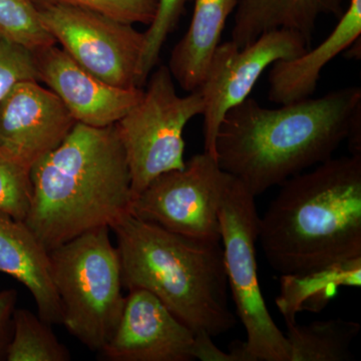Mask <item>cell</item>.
<instances>
[{
  "label": "cell",
  "mask_w": 361,
  "mask_h": 361,
  "mask_svg": "<svg viewBox=\"0 0 361 361\" xmlns=\"http://www.w3.org/2000/svg\"><path fill=\"white\" fill-rule=\"evenodd\" d=\"M32 196L30 169L0 149V213L25 220Z\"/></svg>",
  "instance_id": "603a6c76"
},
{
  "label": "cell",
  "mask_w": 361,
  "mask_h": 361,
  "mask_svg": "<svg viewBox=\"0 0 361 361\" xmlns=\"http://www.w3.org/2000/svg\"><path fill=\"white\" fill-rule=\"evenodd\" d=\"M307 49L302 37L288 30L266 32L241 49L232 40L218 45L198 89L204 102V152L216 158V137L226 113L245 101L268 66Z\"/></svg>",
  "instance_id": "30bf717a"
},
{
  "label": "cell",
  "mask_w": 361,
  "mask_h": 361,
  "mask_svg": "<svg viewBox=\"0 0 361 361\" xmlns=\"http://www.w3.org/2000/svg\"><path fill=\"white\" fill-rule=\"evenodd\" d=\"M258 240L280 274H303L361 256V156L293 176L259 218Z\"/></svg>",
  "instance_id": "3957f363"
},
{
  "label": "cell",
  "mask_w": 361,
  "mask_h": 361,
  "mask_svg": "<svg viewBox=\"0 0 361 361\" xmlns=\"http://www.w3.org/2000/svg\"><path fill=\"white\" fill-rule=\"evenodd\" d=\"M26 80H39L33 52L0 37V99Z\"/></svg>",
  "instance_id": "d4e9b609"
},
{
  "label": "cell",
  "mask_w": 361,
  "mask_h": 361,
  "mask_svg": "<svg viewBox=\"0 0 361 361\" xmlns=\"http://www.w3.org/2000/svg\"><path fill=\"white\" fill-rule=\"evenodd\" d=\"M37 9L47 32L78 65L116 87H141L139 68L145 33L134 25L77 7Z\"/></svg>",
  "instance_id": "9c48e42d"
},
{
  "label": "cell",
  "mask_w": 361,
  "mask_h": 361,
  "mask_svg": "<svg viewBox=\"0 0 361 361\" xmlns=\"http://www.w3.org/2000/svg\"><path fill=\"white\" fill-rule=\"evenodd\" d=\"M110 231L97 228L49 251L63 325L90 350L99 353L115 334L126 301L120 254Z\"/></svg>",
  "instance_id": "5b68a950"
},
{
  "label": "cell",
  "mask_w": 361,
  "mask_h": 361,
  "mask_svg": "<svg viewBox=\"0 0 361 361\" xmlns=\"http://www.w3.org/2000/svg\"><path fill=\"white\" fill-rule=\"evenodd\" d=\"M61 99L39 80L16 82L0 99V149L30 169L75 127Z\"/></svg>",
  "instance_id": "8fae6325"
},
{
  "label": "cell",
  "mask_w": 361,
  "mask_h": 361,
  "mask_svg": "<svg viewBox=\"0 0 361 361\" xmlns=\"http://www.w3.org/2000/svg\"><path fill=\"white\" fill-rule=\"evenodd\" d=\"M344 0H238L232 42L244 47L268 32L288 30L299 33L311 47L316 23L322 16L339 18Z\"/></svg>",
  "instance_id": "2e32d148"
},
{
  "label": "cell",
  "mask_w": 361,
  "mask_h": 361,
  "mask_svg": "<svg viewBox=\"0 0 361 361\" xmlns=\"http://www.w3.org/2000/svg\"><path fill=\"white\" fill-rule=\"evenodd\" d=\"M213 337L208 334H196L194 346V358L202 361H237L233 353L221 350L214 343Z\"/></svg>",
  "instance_id": "4316f807"
},
{
  "label": "cell",
  "mask_w": 361,
  "mask_h": 361,
  "mask_svg": "<svg viewBox=\"0 0 361 361\" xmlns=\"http://www.w3.org/2000/svg\"><path fill=\"white\" fill-rule=\"evenodd\" d=\"M280 282L275 302L286 324L294 323L298 313L324 310L341 287H360L361 256L303 274H283Z\"/></svg>",
  "instance_id": "ac0fdd59"
},
{
  "label": "cell",
  "mask_w": 361,
  "mask_h": 361,
  "mask_svg": "<svg viewBox=\"0 0 361 361\" xmlns=\"http://www.w3.org/2000/svg\"><path fill=\"white\" fill-rule=\"evenodd\" d=\"M286 326L290 361L353 360L350 346L360 334V323L336 318L305 325L288 323Z\"/></svg>",
  "instance_id": "d6986e66"
},
{
  "label": "cell",
  "mask_w": 361,
  "mask_h": 361,
  "mask_svg": "<svg viewBox=\"0 0 361 361\" xmlns=\"http://www.w3.org/2000/svg\"><path fill=\"white\" fill-rule=\"evenodd\" d=\"M361 114V89L263 108L247 97L226 113L216 137L220 168L254 196L332 158Z\"/></svg>",
  "instance_id": "6da1fadb"
},
{
  "label": "cell",
  "mask_w": 361,
  "mask_h": 361,
  "mask_svg": "<svg viewBox=\"0 0 361 361\" xmlns=\"http://www.w3.org/2000/svg\"><path fill=\"white\" fill-rule=\"evenodd\" d=\"M32 202L25 224L47 250L130 212L133 192L125 149L116 125L75 123L30 170Z\"/></svg>",
  "instance_id": "7a4b0ae2"
},
{
  "label": "cell",
  "mask_w": 361,
  "mask_h": 361,
  "mask_svg": "<svg viewBox=\"0 0 361 361\" xmlns=\"http://www.w3.org/2000/svg\"><path fill=\"white\" fill-rule=\"evenodd\" d=\"M111 230L123 288L151 292L195 334L219 336L236 325L221 241L188 238L130 212Z\"/></svg>",
  "instance_id": "277c9868"
},
{
  "label": "cell",
  "mask_w": 361,
  "mask_h": 361,
  "mask_svg": "<svg viewBox=\"0 0 361 361\" xmlns=\"http://www.w3.org/2000/svg\"><path fill=\"white\" fill-rule=\"evenodd\" d=\"M18 298L16 289L0 290V361L6 360L7 346L13 336V316Z\"/></svg>",
  "instance_id": "484cf974"
},
{
  "label": "cell",
  "mask_w": 361,
  "mask_h": 361,
  "mask_svg": "<svg viewBox=\"0 0 361 361\" xmlns=\"http://www.w3.org/2000/svg\"><path fill=\"white\" fill-rule=\"evenodd\" d=\"M188 0H158L156 16L145 32V44L140 61L139 80L146 84L149 73L158 63L164 44L176 28L185 11Z\"/></svg>",
  "instance_id": "7402d4cb"
},
{
  "label": "cell",
  "mask_w": 361,
  "mask_h": 361,
  "mask_svg": "<svg viewBox=\"0 0 361 361\" xmlns=\"http://www.w3.org/2000/svg\"><path fill=\"white\" fill-rule=\"evenodd\" d=\"M195 338L160 299L144 289H132L115 334L101 353L111 361H191Z\"/></svg>",
  "instance_id": "7c38bea8"
},
{
  "label": "cell",
  "mask_w": 361,
  "mask_h": 361,
  "mask_svg": "<svg viewBox=\"0 0 361 361\" xmlns=\"http://www.w3.org/2000/svg\"><path fill=\"white\" fill-rule=\"evenodd\" d=\"M39 82L63 102L75 122L94 128L116 125L141 101L142 87L108 84L78 65L56 44L33 52Z\"/></svg>",
  "instance_id": "4fadbf2b"
},
{
  "label": "cell",
  "mask_w": 361,
  "mask_h": 361,
  "mask_svg": "<svg viewBox=\"0 0 361 361\" xmlns=\"http://www.w3.org/2000/svg\"><path fill=\"white\" fill-rule=\"evenodd\" d=\"M255 198L234 177L218 214L228 284L247 334L237 348L242 361H290L288 339L271 317L259 283Z\"/></svg>",
  "instance_id": "8992f818"
},
{
  "label": "cell",
  "mask_w": 361,
  "mask_h": 361,
  "mask_svg": "<svg viewBox=\"0 0 361 361\" xmlns=\"http://www.w3.org/2000/svg\"><path fill=\"white\" fill-rule=\"evenodd\" d=\"M68 349L59 342L51 324L25 308H16L7 361H68Z\"/></svg>",
  "instance_id": "ffe728a7"
},
{
  "label": "cell",
  "mask_w": 361,
  "mask_h": 361,
  "mask_svg": "<svg viewBox=\"0 0 361 361\" xmlns=\"http://www.w3.org/2000/svg\"><path fill=\"white\" fill-rule=\"evenodd\" d=\"M361 35V0H350L329 37L298 58L273 63L268 99L277 104L294 103L314 94L324 66L348 49Z\"/></svg>",
  "instance_id": "9a60e30c"
},
{
  "label": "cell",
  "mask_w": 361,
  "mask_h": 361,
  "mask_svg": "<svg viewBox=\"0 0 361 361\" xmlns=\"http://www.w3.org/2000/svg\"><path fill=\"white\" fill-rule=\"evenodd\" d=\"M37 7L70 6L87 9L130 25H149L156 16L158 0H32Z\"/></svg>",
  "instance_id": "cb8c5ba5"
},
{
  "label": "cell",
  "mask_w": 361,
  "mask_h": 361,
  "mask_svg": "<svg viewBox=\"0 0 361 361\" xmlns=\"http://www.w3.org/2000/svg\"><path fill=\"white\" fill-rule=\"evenodd\" d=\"M0 37L32 52L56 44L32 0H0Z\"/></svg>",
  "instance_id": "44dd1931"
},
{
  "label": "cell",
  "mask_w": 361,
  "mask_h": 361,
  "mask_svg": "<svg viewBox=\"0 0 361 361\" xmlns=\"http://www.w3.org/2000/svg\"><path fill=\"white\" fill-rule=\"evenodd\" d=\"M233 179L215 157L197 154L184 168L157 177L133 200L130 213L188 238L219 242L218 214Z\"/></svg>",
  "instance_id": "ba28073f"
},
{
  "label": "cell",
  "mask_w": 361,
  "mask_h": 361,
  "mask_svg": "<svg viewBox=\"0 0 361 361\" xmlns=\"http://www.w3.org/2000/svg\"><path fill=\"white\" fill-rule=\"evenodd\" d=\"M203 111L200 90L180 97L168 66L157 68L141 101L116 123L134 199L159 176L185 167V127Z\"/></svg>",
  "instance_id": "52a82bcc"
},
{
  "label": "cell",
  "mask_w": 361,
  "mask_h": 361,
  "mask_svg": "<svg viewBox=\"0 0 361 361\" xmlns=\"http://www.w3.org/2000/svg\"><path fill=\"white\" fill-rule=\"evenodd\" d=\"M0 272L28 289L44 322L63 325V307L52 281L49 251L23 221L4 213H0Z\"/></svg>",
  "instance_id": "5bb4252c"
},
{
  "label": "cell",
  "mask_w": 361,
  "mask_h": 361,
  "mask_svg": "<svg viewBox=\"0 0 361 361\" xmlns=\"http://www.w3.org/2000/svg\"><path fill=\"white\" fill-rule=\"evenodd\" d=\"M191 23L182 39L175 45L169 70L186 92L200 87L215 49L221 44L226 21L238 0H194Z\"/></svg>",
  "instance_id": "e0dca14e"
}]
</instances>
